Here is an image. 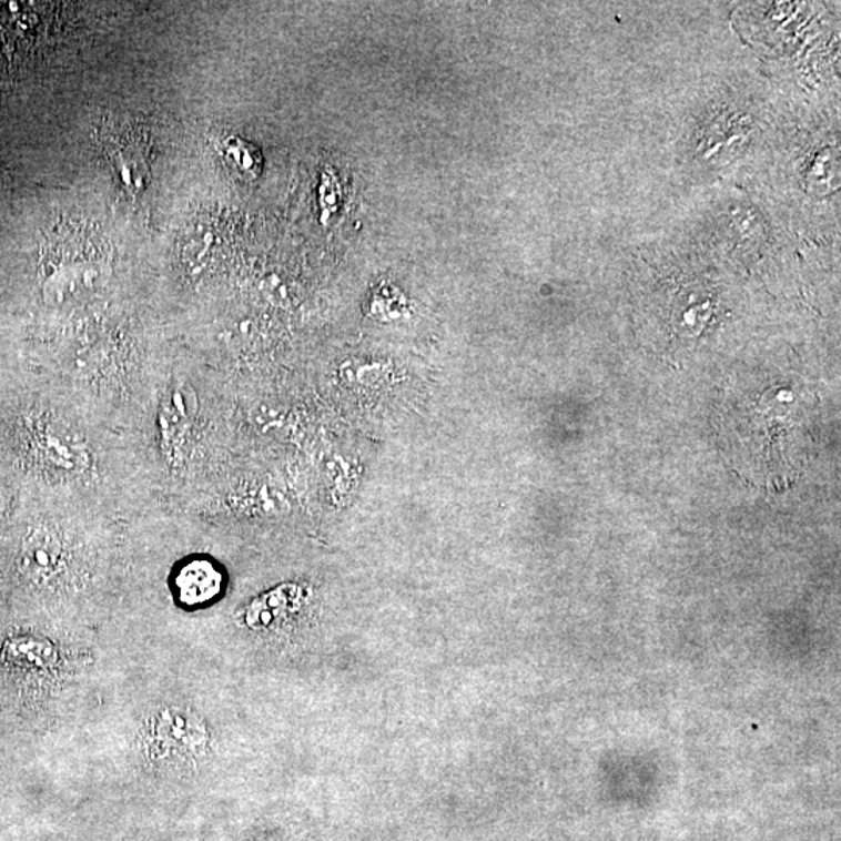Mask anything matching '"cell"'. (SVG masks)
Listing matches in <instances>:
<instances>
[{"label": "cell", "instance_id": "1", "mask_svg": "<svg viewBox=\"0 0 841 841\" xmlns=\"http://www.w3.org/2000/svg\"><path fill=\"white\" fill-rule=\"evenodd\" d=\"M42 261L48 281L72 292L95 281L105 261V241L91 225L69 220L58 223L45 237Z\"/></svg>", "mask_w": 841, "mask_h": 841}, {"label": "cell", "instance_id": "2", "mask_svg": "<svg viewBox=\"0 0 841 841\" xmlns=\"http://www.w3.org/2000/svg\"><path fill=\"white\" fill-rule=\"evenodd\" d=\"M99 142L115 179L130 192H142L152 181L153 142L141 122L108 118L99 130Z\"/></svg>", "mask_w": 841, "mask_h": 841}, {"label": "cell", "instance_id": "3", "mask_svg": "<svg viewBox=\"0 0 841 841\" xmlns=\"http://www.w3.org/2000/svg\"><path fill=\"white\" fill-rule=\"evenodd\" d=\"M176 586H179L181 599L186 604H204L214 599L222 589V574L210 561L199 559L183 567L176 578Z\"/></svg>", "mask_w": 841, "mask_h": 841}, {"label": "cell", "instance_id": "4", "mask_svg": "<svg viewBox=\"0 0 841 841\" xmlns=\"http://www.w3.org/2000/svg\"><path fill=\"white\" fill-rule=\"evenodd\" d=\"M60 557V541L49 530L40 528L27 538L22 551V567L37 580L48 577L55 569Z\"/></svg>", "mask_w": 841, "mask_h": 841}, {"label": "cell", "instance_id": "5", "mask_svg": "<svg viewBox=\"0 0 841 841\" xmlns=\"http://www.w3.org/2000/svg\"><path fill=\"white\" fill-rule=\"evenodd\" d=\"M160 416L165 442L173 445L176 439L183 438V434L191 423V413H189V404L183 392L176 389L171 396L165 397Z\"/></svg>", "mask_w": 841, "mask_h": 841}, {"label": "cell", "instance_id": "6", "mask_svg": "<svg viewBox=\"0 0 841 841\" xmlns=\"http://www.w3.org/2000/svg\"><path fill=\"white\" fill-rule=\"evenodd\" d=\"M220 150H222L223 158H225L227 164L235 171L242 173H253L256 168V160L253 158L250 146L245 142L237 138H227L225 141L220 142Z\"/></svg>", "mask_w": 841, "mask_h": 841}]
</instances>
